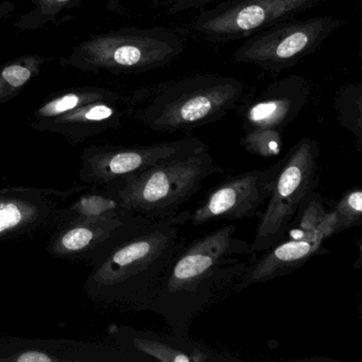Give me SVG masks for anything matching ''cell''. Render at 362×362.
<instances>
[{"label":"cell","mask_w":362,"mask_h":362,"mask_svg":"<svg viewBox=\"0 0 362 362\" xmlns=\"http://www.w3.org/2000/svg\"><path fill=\"white\" fill-rule=\"evenodd\" d=\"M284 162L285 158L268 168L222 180L206 192L190 213L189 221L199 226L213 221L253 218L270 197Z\"/></svg>","instance_id":"obj_5"},{"label":"cell","mask_w":362,"mask_h":362,"mask_svg":"<svg viewBox=\"0 0 362 362\" xmlns=\"http://www.w3.org/2000/svg\"><path fill=\"white\" fill-rule=\"evenodd\" d=\"M139 360L116 345L71 339L7 337L0 341V362H120Z\"/></svg>","instance_id":"obj_9"},{"label":"cell","mask_w":362,"mask_h":362,"mask_svg":"<svg viewBox=\"0 0 362 362\" xmlns=\"http://www.w3.org/2000/svg\"><path fill=\"white\" fill-rule=\"evenodd\" d=\"M113 93L97 86L69 88L44 101L33 113L30 124L45 122L71 111L78 105L112 96Z\"/></svg>","instance_id":"obj_16"},{"label":"cell","mask_w":362,"mask_h":362,"mask_svg":"<svg viewBox=\"0 0 362 362\" xmlns=\"http://www.w3.org/2000/svg\"><path fill=\"white\" fill-rule=\"evenodd\" d=\"M114 98L112 95L84 103L58 117L33 122L30 126L40 132L62 135L69 144L77 145L119 124L120 113L114 105Z\"/></svg>","instance_id":"obj_12"},{"label":"cell","mask_w":362,"mask_h":362,"mask_svg":"<svg viewBox=\"0 0 362 362\" xmlns=\"http://www.w3.org/2000/svg\"><path fill=\"white\" fill-rule=\"evenodd\" d=\"M266 13L258 6H249L243 8L237 13L235 25L240 30H252L257 28L264 23Z\"/></svg>","instance_id":"obj_20"},{"label":"cell","mask_w":362,"mask_h":362,"mask_svg":"<svg viewBox=\"0 0 362 362\" xmlns=\"http://www.w3.org/2000/svg\"><path fill=\"white\" fill-rule=\"evenodd\" d=\"M189 217V211L166 217L141 215L130 233L92 267L84 283L86 296L105 306L148 311L165 272L185 245L182 230Z\"/></svg>","instance_id":"obj_2"},{"label":"cell","mask_w":362,"mask_h":362,"mask_svg":"<svg viewBox=\"0 0 362 362\" xmlns=\"http://www.w3.org/2000/svg\"><path fill=\"white\" fill-rule=\"evenodd\" d=\"M78 0H33L31 8L21 16L16 27L20 31H33L56 22L59 14L71 9Z\"/></svg>","instance_id":"obj_17"},{"label":"cell","mask_w":362,"mask_h":362,"mask_svg":"<svg viewBox=\"0 0 362 362\" xmlns=\"http://www.w3.org/2000/svg\"><path fill=\"white\" fill-rule=\"evenodd\" d=\"M241 144L250 153L262 158H272L281 152V141L276 130L256 129L249 133Z\"/></svg>","instance_id":"obj_19"},{"label":"cell","mask_w":362,"mask_h":362,"mask_svg":"<svg viewBox=\"0 0 362 362\" xmlns=\"http://www.w3.org/2000/svg\"><path fill=\"white\" fill-rule=\"evenodd\" d=\"M4 188H5V187H4ZM4 188H0V192H3Z\"/></svg>","instance_id":"obj_22"},{"label":"cell","mask_w":362,"mask_h":362,"mask_svg":"<svg viewBox=\"0 0 362 362\" xmlns=\"http://www.w3.org/2000/svg\"><path fill=\"white\" fill-rule=\"evenodd\" d=\"M323 239L283 240L262 252L259 258L250 262L235 285L233 293H239L256 284L285 276L304 266L308 260L327 253Z\"/></svg>","instance_id":"obj_11"},{"label":"cell","mask_w":362,"mask_h":362,"mask_svg":"<svg viewBox=\"0 0 362 362\" xmlns=\"http://www.w3.org/2000/svg\"><path fill=\"white\" fill-rule=\"evenodd\" d=\"M114 345L132 354H141L162 362L238 361L224 356L188 337H165L128 326L111 329Z\"/></svg>","instance_id":"obj_10"},{"label":"cell","mask_w":362,"mask_h":362,"mask_svg":"<svg viewBox=\"0 0 362 362\" xmlns=\"http://www.w3.org/2000/svg\"><path fill=\"white\" fill-rule=\"evenodd\" d=\"M329 209H326L323 198L319 192H309L298 206L293 219L288 226L283 240H313L323 239L327 240L320 230L323 220Z\"/></svg>","instance_id":"obj_14"},{"label":"cell","mask_w":362,"mask_h":362,"mask_svg":"<svg viewBox=\"0 0 362 362\" xmlns=\"http://www.w3.org/2000/svg\"><path fill=\"white\" fill-rule=\"evenodd\" d=\"M233 224L184 245L171 262L148 311L163 317L171 334L188 337L201 313L233 293L251 255V243L236 236Z\"/></svg>","instance_id":"obj_1"},{"label":"cell","mask_w":362,"mask_h":362,"mask_svg":"<svg viewBox=\"0 0 362 362\" xmlns=\"http://www.w3.org/2000/svg\"><path fill=\"white\" fill-rule=\"evenodd\" d=\"M90 185L66 190L8 186L0 192V241L28 236L50 226L62 201L88 189Z\"/></svg>","instance_id":"obj_8"},{"label":"cell","mask_w":362,"mask_h":362,"mask_svg":"<svg viewBox=\"0 0 362 362\" xmlns=\"http://www.w3.org/2000/svg\"><path fill=\"white\" fill-rule=\"evenodd\" d=\"M97 187L101 189L84 190L74 202L60 207L54 213L50 226L57 228L74 222L115 217L131 211L124 206L111 187L107 185Z\"/></svg>","instance_id":"obj_13"},{"label":"cell","mask_w":362,"mask_h":362,"mask_svg":"<svg viewBox=\"0 0 362 362\" xmlns=\"http://www.w3.org/2000/svg\"><path fill=\"white\" fill-rule=\"evenodd\" d=\"M320 149L315 141L304 139L285 156L275 180L266 209L260 216L251 252L262 253L283 241L303 199L319 185Z\"/></svg>","instance_id":"obj_4"},{"label":"cell","mask_w":362,"mask_h":362,"mask_svg":"<svg viewBox=\"0 0 362 362\" xmlns=\"http://www.w3.org/2000/svg\"><path fill=\"white\" fill-rule=\"evenodd\" d=\"M139 217V214L128 211L115 217L65 224L54 228L46 250L54 257L81 260L93 267L130 233Z\"/></svg>","instance_id":"obj_7"},{"label":"cell","mask_w":362,"mask_h":362,"mask_svg":"<svg viewBox=\"0 0 362 362\" xmlns=\"http://www.w3.org/2000/svg\"><path fill=\"white\" fill-rule=\"evenodd\" d=\"M338 220L339 230H349L361 226L362 189L360 187L346 190L334 209Z\"/></svg>","instance_id":"obj_18"},{"label":"cell","mask_w":362,"mask_h":362,"mask_svg":"<svg viewBox=\"0 0 362 362\" xmlns=\"http://www.w3.org/2000/svg\"><path fill=\"white\" fill-rule=\"evenodd\" d=\"M222 173L203 144L107 186L129 211L147 217H166L179 213L180 207L200 192L205 180Z\"/></svg>","instance_id":"obj_3"},{"label":"cell","mask_w":362,"mask_h":362,"mask_svg":"<svg viewBox=\"0 0 362 362\" xmlns=\"http://www.w3.org/2000/svg\"><path fill=\"white\" fill-rule=\"evenodd\" d=\"M46 59L39 54H26L0 66V105L9 103L37 77Z\"/></svg>","instance_id":"obj_15"},{"label":"cell","mask_w":362,"mask_h":362,"mask_svg":"<svg viewBox=\"0 0 362 362\" xmlns=\"http://www.w3.org/2000/svg\"><path fill=\"white\" fill-rule=\"evenodd\" d=\"M198 139H187L147 146H90L81 156L80 181L86 185L103 186L136 175L170 156L202 146Z\"/></svg>","instance_id":"obj_6"},{"label":"cell","mask_w":362,"mask_h":362,"mask_svg":"<svg viewBox=\"0 0 362 362\" xmlns=\"http://www.w3.org/2000/svg\"><path fill=\"white\" fill-rule=\"evenodd\" d=\"M308 44V37L303 33H296L286 37L279 47L275 50V54L279 58L289 59L302 52Z\"/></svg>","instance_id":"obj_21"}]
</instances>
